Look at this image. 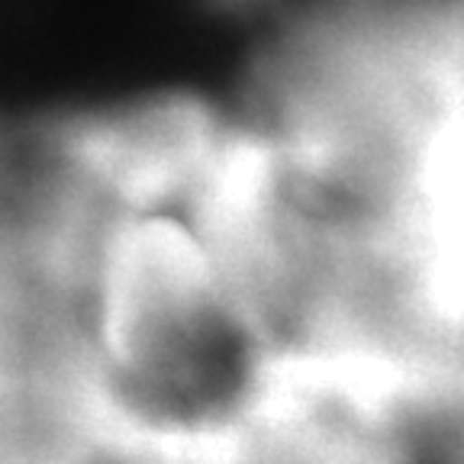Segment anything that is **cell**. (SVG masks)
<instances>
[{
  "label": "cell",
  "instance_id": "cell-3",
  "mask_svg": "<svg viewBox=\"0 0 464 464\" xmlns=\"http://www.w3.org/2000/svg\"><path fill=\"white\" fill-rule=\"evenodd\" d=\"M49 439L36 362L14 310L0 294V464H14Z\"/></svg>",
  "mask_w": 464,
  "mask_h": 464
},
{
  "label": "cell",
  "instance_id": "cell-2",
  "mask_svg": "<svg viewBox=\"0 0 464 464\" xmlns=\"http://www.w3.org/2000/svg\"><path fill=\"white\" fill-rule=\"evenodd\" d=\"M248 265L297 348L464 364V0H326L232 107Z\"/></svg>",
  "mask_w": 464,
  "mask_h": 464
},
{
  "label": "cell",
  "instance_id": "cell-4",
  "mask_svg": "<svg viewBox=\"0 0 464 464\" xmlns=\"http://www.w3.org/2000/svg\"><path fill=\"white\" fill-rule=\"evenodd\" d=\"M226 4H236V7H258L265 0H226Z\"/></svg>",
  "mask_w": 464,
  "mask_h": 464
},
{
  "label": "cell",
  "instance_id": "cell-1",
  "mask_svg": "<svg viewBox=\"0 0 464 464\" xmlns=\"http://www.w3.org/2000/svg\"><path fill=\"white\" fill-rule=\"evenodd\" d=\"M226 168L229 107L188 94L23 136L52 429L107 464H236L281 397Z\"/></svg>",
  "mask_w": 464,
  "mask_h": 464
}]
</instances>
